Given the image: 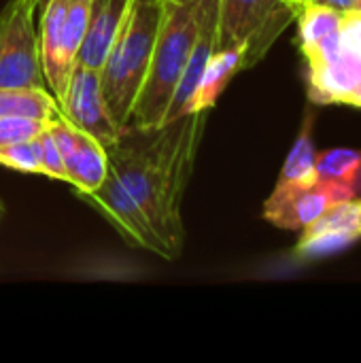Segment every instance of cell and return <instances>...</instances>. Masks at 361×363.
I'll list each match as a JSON object with an SVG mask.
<instances>
[{"mask_svg": "<svg viewBox=\"0 0 361 363\" xmlns=\"http://www.w3.org/2000/svg\"><path fill=\"white\" fill-rule=\"evenodd\" d=\"M361 238V198L330 206L302 230L296 253L304 259L338 253Z\"/></svg>", "mask_w": 361, "mask_h": 363, "instance_id": "12", "label": "cell"}, {"mask_svg": "<svg viewBox=\"0 0 361 363\" xmlns=\"http://www.w3.org/2000/svg\"><path fill=\"white\" fill-rule=\"evenodd\" d=\"M189 6L196 13L198 28L202 34L211 36L217 45V30H219V11H221V0H177Z\"/></svg>", "mask_w": 361, "mask_h": 363, "instance_id": "20", "label": "cell"}, {"mask_svg": "<svg viewBox=\"0 0 361 363\" xmlns=\"http://www.w3.org/2000/svg\"><path fill=\"white\" fill-rule=\"evenodd\" d=\"M353 9H355V11H360V13H361V0H355V2H353Z\"/></svg>", "mask_w": 361, "mask_h": 363, "instance_id": "25", "label": "cell"}, {"mask_svg": "<svg viewBox=\"0 0 361 363\" xmlns=\"http://www.w3.org/2000/svg\"><path fill=\"white\" fill-rule=\"evenodd\" d=\"M296 17L285 0H221L215 51L245 45V70L253 68Z\"/></svg>", "mask_w": 361, "mask_h": 363, "instance_id": "6", "label": "cell"}, {"mask_svg": "<svg viewBox=\"0 0 361 363\" xmlns=\"http://www.w3.org/2000/svg\"><path fill=\"white\" fill-rule=\"evenodd\" d=\"M245 51H247L245 45H236V47H226V49H217L211 53L200 74V81L196 85L189 113L215 108V104L219 102L221 94L226 91L234 74L245 70Z\"/></svg>", "mask_w": 361, "mask_h": 363, "instance_id": "14", "label": "cell"}, {"mask_svg": "<svg viewBox=\"0 0 361 363\" xmlns=\"http://www.w3.org/2000/svg\"><path fill=\"white\" fill-rule=\"evenodd\" d=\"M313 123H315V113L306 111L302 130L283 164V170L279 174L277 187L274 189H296V187H309L317 183V151L313 143Z\"/></svg>", "mask_w": 361, "mask_h": 363, "instance_id": "15", "label": "cell"}, {"mask_svg": "<svg viewBox=\"0 0 361 363\" xmlns=\"http://www.w3.org/2000/svg\"><path fill=\"white\" fill-rule=\"evenodd\" d=\"M134 0H94L89 19H87V30L77 55L79 64L91 66V68H102L115 38L121 32V26L132 9Z\"/></svg>", "mask_w": 361, "mask_h": 363, "instance_id": "13", "label": "cell"}, {"mask_svg": "<svg viewBox=\"0 0 361 363\" xmlns=\"http://www.w3.org/2000/svg\"><path fill=\"white\" fill-rule=\"evenodd\" d=\"M49 121L32 117H0V149L36 138Z\"/></svg>", "mask_w": 361, "mask_h": 363, "instance_id": "19", "label": "cell"}, {"mask_svg": "<svg viewBox=\"0 0 361 363\" xmlns=\"http://www.w3.org/2000/svg\"><path fill=\"white\" fill-rule=\"evenodd\" d=\"M60 113L66 121H70L81 132L94 136L100 145L111 147L123 125H119L106 104L100 70L74 64L70 72V81L66 85V94L60 102Z\"/></svg>", "mask_w": 361, "mask_h": 363, "instance_id": "9", "label": "cell"}, {"mask_svg": "<svg viewBox=\"0 0 361 363\" xmlns=\"http://www.w3.org/2000/svg\"><path fill=\"white\" fill-rule=\"evenodd\" d=\"M309 2L326 4V6H332V9H338V11H349V9H353L355 0H309Z\"/></svg>", "mask_w": 361, "mask_h": 363, "instance_id": "22", "label": "cell"}, {"mask_svg": "<svg viewBox=\"0 0 361 363\" xmlns=\"http://www.w3.org/2000/svg\"><path fill=\"white\" fill-rule=\"evenodd\" d=\"M36 0H9L0 13V87H45Z\"/></svg>", "mask_w": 361, "mask_h": 363, "instance_id": "7", "label": "cell"}, {"mask_svg": "<svg viewBox=\"0 0 361 363\" xmlns=\"http://www.w3.org/2000/svg\"><path fill=\"white\" fill-rule=\"evenodd\" d=\"M357 194L334 181H317L309 187L274 189L264 202V219L281 230H304L330 206L353 200Z\"/></svg>", "mask_w": 361, "mask_h": 363, "instance_id": "11", "label": "cell"}, {"mask_svg": "<svg viewBox=\"0 0 361 363\" xmlns=\"http://www.w3.org/2000/svg\"><path fill=\"white\" fill-rule=\"evenodd\" d=\"M164 0H134L102 68L100 81L106 104L119 125L130 123L162 23Z\"/></svg>", "mask_w": 361, "mask_h": 363, "instance_id": "4", "label": "cell"}, {"mask_svg": "<svg viewBox=\"0 0 361 363\" xmlns=\"http://www.w3.org/2000/svg\"><path fill=\"white\" fill-rule=\"evenodd\" d=\"M43 4L38 34L40 60L47 89L60 106L72 66L77 64L94 0H43Z\"/></svg>", "mask_w": 361, "mask_h": 363, "instance_id": "5", "label": "cell"}, {"mask_svg": "<svg viewBox=\"0 0 361 363\" xmlns=\"http://www.w3.org/2000/svg\"><path fill=\"white\" fill-rule=\"evenodd\" d=\"M309 98L361 108V13L306 2L298 17Z\"/></svg>", "mask_w": 361, "mask_h": 363, "instance_id": "2", "label": "cell"}, {"mask_svg": "<svg viewBox=\"0 0 361 363\" xmlns=\"http://www.w3.org/2000/svg\"><path fill=\"white\" fill-rule=\"evenodd\" d=\"M77 198H81L83 202H89L94 208H98L106 217V221L123 236V240L128 245L145 249L166 262H174L170 249L164 245V240L153 230L143 206L121 185V181L115 177L113 170H109L104 183L98 189L89 191V194H79Z\"/></svg>", "mask_w": 361, "mask_h": 363, "instance_id": "8", "label": "cell"}, {"mask_svg": "<svg viewBox=\"0 0 361 363\" xmlns=\"http://www.w3.org/2000/svg\"><path fill=\"white\" fill-rule=\"evenodd\" d=\"M36 2H38V4H43V0H36Z\"/></svg>", "mask_w": 361, "mask_h": 363, "instance_id": "26", "label": "cell"}, {"mask_svg": "<svg viewBox=\"0 0 361 363\" xmlns=\"http://www.w3.org/2000/svg\"><path fill=\"white\" fill-rule=\"evenodd\" d=\"M198 34L200 28L196 13L183 2L164 0L155 47L130 115L132 125L153 128L166 121L168 108L191 57Z\"/></svg>", "mask_w": 361, "mask_h": 363, "instance_id": "3", "label": "cell"}, {"mask_svg": "<svg viewBox=\"0 0 361 363\" xmlns=\"http://www.w3.org/2000/svg\"><path fill=\"white\" fill-rule=\"evenodd\" d=\"M317 179L349 185L361 198V151L355 149H328L317 153Z\"/></svg>", "mask_w": 361, "mask_h": 363, "instance_id": "17", "label": "cell"}, {"mask_svg": "<svg viewBox=\"0 0 361 363\" xmlns=\"http://www.w3.org/2000/svg\"><path fill=\"white\" fill-rule=\"evenodd\" d=\"M206 117L209 111H200L153 128L128 123L106 147L111 170L143 206L174 259L181 257L185 245L181 202Z\"/></svg>", "mask_w": 361, "mask_h": 363, "instance_id": "1", "label": "cell"}, {"mask_svg": "<svg viewBox=\"0 0 361 363\" xmlns=\"http://www.w3.org/2000/svg\"><path fill=\"white\" fill-rule=\"evenodd\" d=\"M45 132V130H43ZM40 132V134H43ZM40 134L26 143H15L0 149V164L28 174H43V147Z\"/></svg>", "mask_w": 361, "mask_h": 363, "instance_id": "18", "label": "cell"}, {"mask_svg": "<svg viewBox=\"0 0 361 363\" xmlns=\"http://www.w3.org/2000/svg\"><path fill=\"white\" fill-rule=\"evenodd\" d=\"M49 130L60 147L64 181L72 185L77 196L98 189L111 170L106 147L66 121L60 111L51 119Z\"/></svg>", "mask_w": 361, "mask_h": 363, "instance_id": "10", "label": "cell"}, {"mask_svg": "<svg viewBox=\"0 0 361 363\" xmlns=\"http://www.w3.org/2000/svg\"><path fill=\"white\" fill-rule=\"evenodd\" d=\"M40 147H43V177L53 179V181H64V166H62L60 147H57L49 125L40 134Z\"/></svg>", "mask_w": 361, "mask_h": 363, "instance_id": "21", "label": "cell"}, {"mask_svg": "<svg viewBox=\"0 0 361 363\" xmlns=\"http://www.w3.org/2000/svg\"><path fill=\"white\" fill-rule=\"evenodd\" d=\"M60 111L45 87H0V117H32L51 121Z\"/></svg>", "mask_w": 361, "mask_h": 363, "instance_id": "16", "label": "cell"}, {"mask_svg": "<svg viewBox=\"0 0 361 363\" xmlns=\"http://www.w3.org/2000/svg\"><path fill=\"white\" fill-rule=\"evenodd\" d=\"M4 213H6V206H4V202H2V198H0V223H2V219H4Z\"/></svg>", "mask_w": 361, "mask_h": 363, "instance_id": "24", "label": "cell"}, {"mask_svg": "<svg viewBox=\"0 0 361 363\" xmlns=\"http://www.w3.org/2000/svg\"><path fill=\"white\" fill-rule=\"evenodd\" d=\"M285 2H287V4H289L291 9H296V11L300 13V9H302V6H304V4H306L309 0H285Z\"/></svg>", "mask_w": 361, "mask_h": 363, "instance_id": "23", "label": "cell"}]
</instances>
